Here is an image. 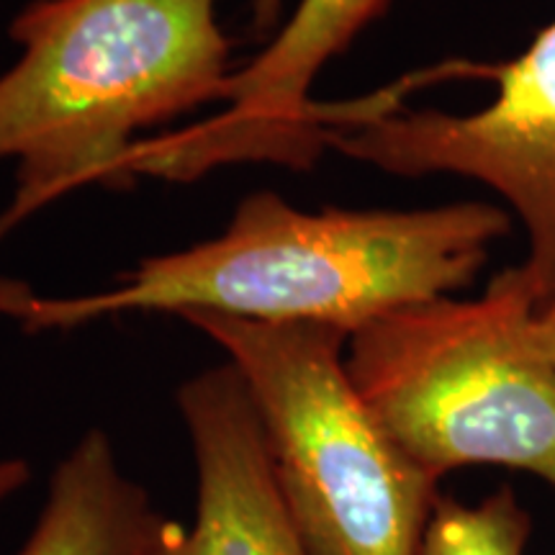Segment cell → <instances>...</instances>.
<instances>
[{"mask_svg":"<svg viewBox=\"0 0 555 555\" xmlns=\"http://www.w3.org/2000/svg\"><path fill=\"white\" fill-rule=\"evenodd\" d=\"M486 78L499 90L481 111L399 108L332 127L324 144L388 176L446 172L496 191L525 224L519 268L540 307L555 294V18L515 60L486 65Z\"/></svg>","mask_w":555,"mask_h":555,"instance_id":"cell-5","label":"cell"},{"mask_svg":"<svg viewBox=\"0 0 555 555\" xmlns=\"http://www.w3.org/2000/svg\"><path fill=\"white\" fill-rule=\"evenodd\" d=\"M170 525L124 474L108 435L93 427L54 468L18 555H157Z\"/></svg>","mask_w":555,"mask_h":555,"instance_id":"cell-8","label":"cell"},{"mask_svg":"<svg viewBox=\"0 0 555 555\" xmlns=\"http://www.w3.org/2000/svg\"><path fill=\"white\" fill-rule=\"evenodd\" d=\"M532 339L538 350L555 365V294L540 304L535 317H532Z\"/></svg>","mask_w":555,"mask_h":555,"instance_id":"cell-11","label":"cell"},{"mask_svg":"<svg viewBox=\"0 0 555 555\" xmlns=\"http://www.w3.org/2000/svg\"><path fill=\"white\" fill-rule=\"evenodd\" d=\"M176 401L196 461V517L191 527L172 522L157 555H311L237 367H206L180 384Z\"/></svg>","mask_w":555,"mask_h":555,"instance_id":"cell-7","label":"cell"},{"mask_svg":"<svg viewBox=\"0 0 555 555\" xmlns=\"http://www.w3.org/2000/svg\"><path fill=\"white\" fill-rule=\"evenodd\" d=\"M219 0H31L0 73V163L16 185L0 242L67 193L134 185L139 131L221 101L232 41Z\"/></svg>","mask_w":555,"mask_h":555,"instance_id":"cell-2","label":"cell"},{"mask_svg":"<svg viewBox=\"0 0 555 555\" xmlns=\"http://www.w3.org/2000/svg\"><path fill=\"white\" fill-rule=\"evenodd\" d=\"M535 311L522 268H506L478 298L440 296L358 330L347 373L440 481L466 466H504L555 486V365L532 339Z\"/></svg>","mask_w":555,"mask_h":555,"instance_id":"cell-4","label":"cell"},{"mask_svg":"<svg viewBox=\"0 0 555 555\" xmlns=\"http://www.w3.org/2000/svg\"><path fill=\"white\" fill-rule=\"evenodd\" d=\"M391 0H301L281 31L229 75L219 116L178 134L144 139L134 152L137 176L193 180L232 163H278L307 170L332 127L376 114V101L322 106L311 86L332 60L380 18Z\"/></svg>","mask_w":555,"mask_h":555,"instance_id":"cell-6","label":"cell"},{"mask_svg":"<svg viewBox=\"0 0 555 555\" xmlns=\"http://www.w3.org/2000/svg\"><path fill=\"white\" fill-rule=\"evenodd\" d=\"M506 232V211L481 201L301 211L273 191H255L219 237L142 260L101 294L44 298L24 283L13 319L44 332L127 311H217L356 335L393 311L470 286Z\"/></svg>","mask_w":555,"mask_h":555,"instance_id":"cell-1","label":"cell"},{"mask_svg":"<svg viewBox=\"0 0 555 555\" xmlns=\"http://www.w3.org/2000/svg\"><path fill=\"white\" fill-rule=\"evenodd\" d=\"M530 535V512L509 486L478 504L440 496L422 555H525Z\"/></svg>","mask_w":555,"mask_h":555,"instance_id":"cell-9","label":"cell"},{"mask_svg":"<svg viewBox=\"0 0 555 555\" xmlns=\"http://www.w3.org/2000/svg\"><path fill=\"white\" fill-rule=\"evenodd\" d=\"M288 0H253L249 3V39L268 41L286 24Z\"/></svg>","mask_w":555,"mask_h":555,"instance_id":"cell-10","label":"cell"},{"mask_svg":"<svg viewBox=\"0 0 555 555\" xmlns=\"http://www.w3.org/2000/svg\"><path fill=\"white\" fill-rule=\"evenodd\" d=\"M18 281H9V278H0V317H11L13 301H16Z\"/></svg>","mask_w":555,"mask_h":555,"instance_id":"cell-13","label":"cell"},{"mask_svg":"<svg viewBox=\"0 0 555 555\" xmlns=\"http://www.w3.org/2000/svg\"><path fill=\"white\" fill-rule=\"evenodd\" d=\"M224 350L266 429L273 476L311 555H422L440 478L393 440L347 373L350 335L185 311Z\"/></svg>","mask_w":555,"mask_h":555,"instance_id":"cell-3","label":"cell"},{"mask_svg":"<svg viewBox=\"0 0 555 555\" xmlns=\"http://www.w3.org/2000/svg\"><path fill=\"white\" fill-rule=\"evenodd\" d=\"M31 468L24 457H3L0 461V504L5 499L18 494L26 483H29Z\"/></svg>","mask_w":555,"mask_h":555,"instance_id":"cell-12","label":"cell"}]
</instances>
